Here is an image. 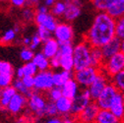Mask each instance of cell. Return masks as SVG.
<instances>
[{
  "mask_svg": "<svg viewBox=\"0 0 124 123\" xmlns=\"http://www.w3.org/2000/svg\"><path fill=\"white\" fill-rule=\"evenodd\" d=\"M116 37V20L107 12H100L85 36V40L92 47L101 48Z\"/></svg>",
  "mask_w": 124,
  "mask_h": 123,
  "instance_id": "cell-1",
  "label": "cell"
},
{
  "mask_svg": "<svg viewBox=\"0 0 124 123\" xmlns=\"http://www.w3.org/2000/svg\"><path fill=\"white\" fill-rule=\"evenodd\" d=\"M91 49H92V46L86 40L76 44L74 46L73 59H74V70L75 71L92 66Z\"/></svg>",
  "mask_w": 124,
  "mask_h": 123,
  "instance_id": "cell-2",
  "label": "cell"
},
{
  "mask_svg": "<svg viewBox=\"0 0 124 123\" xmlns=\"http://www.w3.org/2000/svg\"><path fill=\"white\" fill-rule=\"evenodd\" d=\"M100 69L103 71L109 78H112L115 74L124 69V53L119 51L110 58L104 60L103 64Z\"/></svg>",
  "mask_w": 124,
  "mask_h": 123,
  "instance_id": "cell-3",
  "label": "cell"
},
{
  "mask_svg": "<svg viewBox=\"0 0 124 123\" xmlns=\"http://www.w3.org/2000/svg\"><path fill=\"white\" fill-rule=\"evenodd\" d=\"M100 70L101 69L98 67L89 66L75 71V73L73 74V78L79 84V86L83 88H89L91 84L94 82V80L97 78Z\"/></svg>",
  "mask_w": 124,
  "mask_h": 123,
  "instance_id": "cell-4",
  "label": "cell"
},
{
  "mask_svg": "<svg viewBox=\"0 0 124 123\" xmlns=\"http://www.w3.org/2000/svg\"><path fill=\"white\" fill-rule=\"evenodd\" d=\"M46 104H47V100L44 98V96L40 94V92L35 91L33 95L28 99L27 107L34 115L38 117H42L44 116Z\"/></svg>",
  "mask_w": 124,
  "mask_h": 123,
  "instance_id": "cell-5",
  "label": "cell"
},
{
  "mask_svg": "<svg viewBox=\"0 0 124 123\" xmlns=\"http://www.w3.org/2000/svg\"><path fill=\"white\" fill-rule=\"evenodd\" d=\"M54 87L53 72L51 70L39 71L35 76V91L47 92Z\"/></svg>",
  "mask_w": 124,
  "mask_h": 123,
  "instance_id": "cell-6",
  "label": "cell"
},
{
  "mask_svg": "<svg viewBox=\"0 0 124 123\" xmlns=\"http://www.w3.org/2000/svg\"><path fill=\"white\" fill-rule=\"evenodd\" d=\"M92 100H93V99L91 97L89 89L88 88H84V90L81 92V93L78 94L76 98H74L72 100L71 115H73L76 118Z\"/></svg>",
  "mask_w": 124,
  "mask_h": 123,
  "instance_id": "cell-7",
  "label": "cell"
},
{
  "mask_svg": "<svg viewBox=\"0 0 124 123\" xmlns=\"http://www.w3.org/2000/svg\"><path fill=\"white\" fill-rule=\"evenodd\" d=\"M109 83H110V78L103 71L100 70L97 78L88 88L93 100H96L100 97V95L102 93V91L105 89V87Z\"/></svg>",
  "mask_w": 124,
  "mask_h": 123,
  "instance_id": "cell-8",
  "label": "cell"
},
{
  "mask_svg": "<svg viewBox=\"0 0 124 123\" xmlns=\"http://www.w3.org/2000/svg\"><path fill=\"white\" fill-rule=\"evenodd\" d=\"M53 38H55L59 43H72L74 38V30L72 25L68 22L58 23L53 32Z\"/></svg>",
  "mask_w": 124,
  "mask_h": 123,
  "instance_id": "cell-9",
  "label": "cell"
},
{
  "mask_svg": "<svg viewBox=\"0 0 124 123\" xmlns=\"http://www.w3.org/2000/svg\"><path fill=\"white\" fill-rule=\"evenodd\" d=\"M117 93H118V90L110 82L105 87V89L102 91V93L100 95V97L95 101L98 103V105L100 106V108H101V109H109V106H110L113 99L117 95Z\"/></svg>",
  "mask_w": 124,
  "mask_h": 123,
  "instance_id": "cell-10",
  "label": "cell"
},
{
  "mask_svg": "<svg viewBox=\"0 0 124 123\" xmlns=\"http://www.w3.org/2000/svg\"><path fill=\"white\" fill-rule=\"evenodd\" d=\"M66 3V10L63 15L66 22L75 21L82 13V0H64Z\"/></svg>",
  "mask_w": 124,
  "mask_h": 123,
  "instance_id": "cell-11",
  "label": "cell"
},
{
  "mask_svg": "<svg viewBox=\"0 0 124 123\" xmlns=\"http://www.w3.org/2000/svg\"><path fill=\"white\" fill-rule=\"evenodd\" d=\"M100 109L101 108L98 103L95 100H92L76 118L83 123H96Z\"/></svg>",
  "mask_w": 124,
  "mask_h": 123,
  "instance_id": "cell-12",
  "label": "cell"
},
{
  "mask_svg": "<svg viewBox=\"0 0 124 123\" xmlns=\"http://www.w3.org/2000/svg\"><path fill=\"white\" fill-rule=\"evenodd\" d=\"M35 23L38 26L44 27L45 29L49 30L50 32H54V30L56 29L58 22L55 18L54 15L51 13H38L36 12V17H35Z\"/></svg>",
  "mask_w": 124,
  "mask_h": 123,
  "instance_id": "cell-13",
  "label": "cell"
},
{
  "mask_svg": "<svg viewBox=\"0 0 124 123\" xmlns=\"http://www.w3.org/2000/svg\"><path fill=\"white\" fill-rule=\"evenodd\" d=\"M27 104H28V98L20 93H17L10 100L6 110L12 115H17L25 108Z\"/></svg>",
  "mask_w": 124,
  "mask_h": 123,
  "instance_id": "cell-14",
  "label": "cell"
},
{
  "mask_svg": "<svg viewBox=\"0 0 124 123\" xmlns=\"http://www.w3.org/2000/svg\"><path fill=\"white\" fill-rule=\"evenodd\" d=\"M59 47L60 43L55 38H50L49 39L45 40L42 42V47H41V52L49 59L57 56L59 52Z\"/></svg>",
  "mask_w": 124,
  "mask_h": 123,
  "instance_id": "cell-15",
  "label": "cell"
},
{
  "mask_svg": "<svg viewBox=\"0 0 124 123\" xmlns=\"http://www.w3.org/2000/svg\"><path fill=\"white\" fill-rule=\"evenodd\" d=\"M121 40L122 39L115 37L113 39H111L109 42H107L101 47V51H102L104 60L110 58L117 52L121 51Z\"/></svg>",
  "mask_w": 124,
  "mask_h": 123,
  "instance_id": "cell-16",
  "label": "cell"
},
{
  "mask_svg": "<svg viewBox=\"0 0 124 123\" xmlns=\"http://www.w3.org/2000/svg\"><path fill=\"white\" fill-rule=\"evenodd\" d=\"M109 110L120 120L124 118V101H123V94L118 92L115 98L113 99L110 106Z\"/></svg>",
  "mask_w": 124,
  "mask_h": 123,
  "instance_id": "cell-17",
  "label": "cell"
},
{
  "mask_svg": "<svg viewBox=\"0 0 124 123\" xmlns=\"http://www.w3.org/2000/svg\"><path fill=\"white\" fill-rule=\"evenodd\" d=\"M61 90L63 97L73 100L79 94V84L76 82L74 78H72L61 87Z\"/></svg>",
  "mask_w": 124,
  "mask_h": 123,
  "instance_id": "cell-18",
  "label": "cell"
},
{
  "mask_svg": "<svg viewBox=\"0 0 124 123\" xmlns=\"http://www.w3.org/2000/svg\"><path fill=\"white\" fill-rule=\"evenodd\" d=\"M16 94L17 91L13 86H9L0 90V109H6L10 100Z\"/></svg>",
  "mask_w": 124,
  "mask_h": 123,
  "instance_id": "cell-19",
  "label": "cell"
},
{
  "mask_svg": "<svg viewBox=\"0 0 124 123\" xmlns=\"http://www.w3.org/2000/svg\"><path fill=\"white\" fill-rule=\"evenodd\" d=\"M55 104H56V107H57L58 114H60L62 116H68L69 114H71L72 100L62 96L59 100H57L55 101Z\"/></svg>",
  "mask_w": 124,
  "mask_h": 123,
  "instance_id": "cell-20",
  "label": "cell"
},
{
  "mask_svg": "<svg viewBox=\"0 0 124 123\" xmlns=\"http://www.w3.org/2000/svg\"><path fill=\"white\" fill-rule=\"evenodd\" d=\"M121 120L118 119L109 109H100L96 123H120Z\"/></svg>",
  "mask_w": 124,
  "mask_h": 123,
  "instance_id": "cell-21",
  "label": "cell"
},
{
  "mask_svg": "<svg viewBox=\"0 0 124 123\" xmlns=\"http://www.w3.org/2000/svg\"><path fill=\"white\" fill-rule=\"evenodd\" d=\"M73 78V74L71 71H66L62 69L61 71L53 72V82L54 86L61 88L66 82H68L70 79Z\"/></svg>",
  "mask_w": 124,
  "mask_h": 123,
  "instance_id": "cell-22",
  "label": "cell"
},
{
  "mask_svg": "<svg viewBox=\"0 0 124 123\" xmlns=\"http://www.w3.org/2000/svg\"><path fill=\"white\" fill-rule=\"evenodd\" d=\"M33 62L37 65L39 71H45L50 68V59L46 57L42 52H38L35 54Z\"/></svg>",
  "mask_w": 124,
  "mask_h": 123,
  "instance_id": "cell-23",
  "label": "cell"
},
{
  "mask_svg": "<svg viewBox=\"0 0 124 123\" xmlns=\"http://www.w3.org/2000/svg\"><path fill=\"white\" fill-rule=\"evenodd\" d=\"M91 61L92 66L101 68L104 62V58L102 55L101 48L100 47H92L91 49Z\"/></svg>",
  "mask_w": 124,
  "mask_h": 123,
  "instance_id": "cell-24",
  "label": "cell"
},
{
  "mask_svg": "<svg viewBox=\"0 0 124 123\" xmlns=\"http://www.w3.org/2000/svg\"><path fill=\"white\" fill-rule=\"evenodd\" d=\"M19 32V28H15V29H9L3 34V36L0 38V43L5 45V44H10L13 41H15L17 38V34Z\"/></svg>",
  "mask_w": 124,
  "mask_h": 123,
  "instance_id": "cell-25",
  "label": "cell"
},
{
  "mask_svg": "<svg viewBox=\"0 0 124 123\" xmlns=\"http://www.w3.org/2000/svg\"><path fill=\"white\" fill-rule=\"evenodd\" d=\"M106 12L109 14L111 17H113L115 20H117V19L121 18L122 16H124V3L118 2L116 0V2Z\"/></svg>",
  "mask_w": 124,
  "mask_h": 123,
  "instance_id": "cell-26",
  "label": "cell"
},
{
  "mask_svg": "<svg viewBox=\"0 0 124 123\" xmlns=\"http://www.w3.org/2000/svg\"><path fill=\"white\" fill-rule=\"evenodd\" d=\"M91 2L98 11L106 12L116 2V0H91Z\"/></svg>",
  "mask_w": 124,
  "mask_h": 123,
  "instance_id": "cell-27",
  "label": "cell"
},
{
  "mask_svg": "<svg viewBox=\"0 0 124 123\" xmlns=\"http://www.w3.org/2000/svg\"><path fill=\"white\" fill-rule=\"evenodd\" d=\"M15 89H16V91H17V93H20V94H22V95H24V96H26L28 99L33 95V90H29L26 86H25V84H24V82H23V80L22 79H16V80H14V82H13V85H12Z\"/></svg>",
  "mask_w": 124,
  "mask_h": 123,
  "instance_id": "cell-28",
  "label": "cell"
},
{
  "mask_svg": "<svg viewBox=\"0 0 124 123\" xmlns=\"http://www.w3.org/2000/svg\"><path fill=\"white\" fill-rule=\"evenodd\" d=\"M60 60V68L66 70V71H71L74 70V59L73 55H62L58 56Z\"/></svg>",
  "mask_w": 124,
  "mask_h": 123,
  "instance_id": "cell-29",
  "label": "cell"
},
{
  "mask_svg": "<svg viewBox=\"0 0 124 123\" xmlns=\"http://www.w3.org/2000/svg\"><path fill=\"white\" fill-rule=\"evenodd\" d=\"M110 82L115 86L118 92L124 94V69L110 78Z\"/></svg>",
  "mask_w": 124,
  "mask_h": 123,
  "instance_id": "cell-30",
  "label": "cell"
},
{
  "mask_svg": "<svg viewBox=\"0 0 124 123\" xmlns=\"http://www.w3.org/2000/svg\"><path fill=\"white\" fill-rule=\"evenodd\" d=\"M65 10H66V3L65 1L63 0V1H61V0H59V1H56L55 4L51 7V14L54 15L55 17H61L63 16L64 13H65Z\"/></svg>",
  "mask_w": 124,
  "mask_h": 123,
  "instance_id": "cell-31",
  "label": "cell"
},
{
  "mask_svg": "<svg viewBox=\"0 0 124 123\" xmlns=\"http://www.w3.org/2000/svg\"><path fill=\"white\" fill-rule=\"evenodd\" d=\"M14 73H0V89H4L13 85Z\"/></svg>",
  "mask_w": 124,
  "mask_h": 123,
  "instance_id": "cell-32",
  "label": "cell"
},
{
  "mask_svg": "<svg viewBox=\"0 0 124 123\" xmlns=\"http://www.w3.org/2000/svg\"><path fill=\"white\" fill-rule=\"evenodd\" d=\"M22 67L24 69L25 76H36L38 74V72H39V69H38L37 65L33 62V61L25 62V64Z\"/></svg>",
  "mask_w": 124,
  "mask_h": 123,
  "instance_id": "cell-33",
  "label": "cell"
},
{
  "mask_svg": "<svg viewBox=\"0 0 124 123\" xmlns=\"http://www.w3.org/2000/svg\"><path fill=\"white\" fill-rule=\"evenodd\" d=\"M35 56V52L32 48H30L29 46L24 47L21 52H20V57L24 62H30V61H33Z\"/></svg>",
  "mask_w": 124,
  "mask_h": 123,
  "instance_id": "cell-34",
  "label": "cell"
},
{
  "mask_svg": "<svg viewBox=\"0 0 124 123\" xmlns=\"http://www.w3.org/2000/svg\"><path fill=\"white\" fill-rule=\"evenodd\" d=\"M62 96V90H61V88H59V87H56V86H54L51 90H49L48 92H47V98H48V100H51V101H56L57 100H59Z\"/></svg>",
  "mask_w": 124,
  "mask_h": 123,
  "instance_id": "cell-35",
  "label": "cell"
},
{
  "mask_svg": "<svg viewBox=\"0 0 124 123\" xmlns=\"http://www.w3.org/2000/svg\"><path fill=\"white\" fill-rule=\"evenodd\" d=\"M36 17V11L33 9V7H26L22 11V19L26 22H31V21H35Z\"/></svg>",
  "mask_w": 124,
  "mask_h": 123,
  "instance_id": "cell-36",
  "label": "cell"
},
{
  "mask_svg": "<svg viewBox=\"0 0 124 123\" xmlns=\"http://www.w3.org/2000/svg\"><path fill=\"white\" fill-rule=\"evenodd\" d=\"M73 51H74V46L72 43H60L59 52H58L57 56L73 55Z\"/></svg>",
  "mask_w": 124,
  "mask_h": 123,
  "instance_id": "cell-37",
  "label": "cell"
},
{
  "mask_svg": "<svg viewBox=\"0 0 124 123\" xmlns=\"http://www.w3.org/2000/svg\"><path fill=\"white\" fill-rule=\"evenodd\" d=\"M37 34L39 35V37L41 38L42 41H45V40L49 39V38H52V36H53V33H52V32H50L49 30L45 29L44 27H41V26H38Z\"/></svg>",
  "mask_w": 124,
  "mask_h": 123,
  "instance_id": "cell-38",
  "label": "cell"
},
{
  "mask_svg": "<svg viewBox=\"0 0 124 123\" xmlns=\"http://www.w3.org/2000/svg\"><path fill=\"white\" fill-rule=\"evenodd\" d=\"M58 114V111H57V107H56V104L54 101H47V104H46V107H45V111H44V115L45 116H48V117H51V116H56Z\"/></svg>",
  "mask_w": 124,
  "mask_h": 123,
  "instance_id": "cell-39",
  "label": "cell"
},
{
  "mask_svg": "<svg viewBox=\"0 0 124 123\" xmlns=\"http://www.w3.org/2000/svg\"><path fill=\"white\" fill-rule=\"evenodd\" d=\"M116 37L124 39V16L116 20Z\"/></svg>",
  "mask_w": 124,
  "mask_h": 123,
  "instance_id": "cell-40",
  "label": "cell"
},
{
  "mask_svg": "<svg viewBox=\"0 0 124 123\" xmlns=\"http://www.w3.org/2000/svg\"><path fill=\"white\" fill-rule=\"evenodd\" d=\"M0 73H15L12 64L8 61L0 60Z\"/></svg>",
  "mask_w": 124,
  "mask_h": 123,
  "instance_id": "cell-41",
  "label": "cell"
},
{
  "mask_svg": "<svg viewBox=\"0 0 124 123\" xmlns=\"http://www.w3.org/2000/svg\"><path fill=\"white\" fill-rule=\"evenodd\" d=\"M42 40H41V38L39 37V35L38 34H36V35H34L33 37H32V42H31V45H30V48H32L33 50H36L40 44H42Z\"/></svg>",
  "mask_w": 124,
  "mask_h": 123,
  "instance_id": "cell-42",
  "label": "cell"
},
{
  "mask_svg": "<svg viewBox=\"0 0 124 123\" xmlns=\"http://www.w3.org/2000/svg\"><path fill=\"white\" fill-rule=\"evenodd\" d=\"M22 80L29 90L35 89V76H25Z\"/></svg>",
  "mask_w": 124,
  "mask_h": 123,
  "instance_id": "cell-43",
  "label": "cell"
},
{
  "mask_svg": "<svg viewBox=\"0 0 124 123\" xmlns=\"http://www.w3.org/2000/svg\"><path fill=\"white\" fill-rule=\"evenodd\" d=\"M9 2L12 6L16 7V8H23L27 6L28 0H9Z\"/></svg>",
  "mask_w": 124,
  "mask_h": 123,
  "instance_id": "cell-44",
  "label": "cell"
},
{
  "mask_svg": "<svg viewBox=\"0 0 124 123\" xmlns=\"http://www.w3.org/2000/svg\"><path fill=\"white\" fill-rule=\"evenodd\" d=\"M50 68L54 70H57L58 68H60V60L58 56H55L50 59Z\"/></svg>",
  "mask_w": 124,
  "mask_h": 123,
  "instance_id": "cell-45",
  "label": "cell"
},
{
  "mask_svg": "<svg viewBox=\"0 0 124 123\" xmlns=\"http://www.w3.org/2000/svg\"><path fill=\"white\" fill-rule=\"evenodd\" d=\"M36 12H38V13H47L48 12V7L45 4H40V5L37 6Z\"/></svg>",
  "mask_w": 124,
  "mask_h": 123,
  "instance_id": "cell-46",
  "label": "cell"
},
{
  "mask_svg": "<svg viewBox=\"0 0 124 123\" xmlns=\"http://www.w3.org/2000/svg\"><path fill=\"white\" fill-rule=\"evenodd\" d=\"M61 122H62V120L59 117H56V116L48 117L45 121V123H61Z\"/></svg>",
  "mask_w": 124,
  "mask_h": 123,
  "instance_id": "cell-47",
  "label": "cell"
},
{
  "mask_svg": "<svg viewBox=\"0 0 124 123\" xmlns=\"http://www.w3.org/2000/svg\"><path fill=\"white\" fill-rule=\"evenodd\" d=\"M15 75H16V77L18 79H23L25 77V73H24V69L23 67H20L16 70V72H15Z\"/></svg>",
  "mask_w": 124,
  "mask_h": 123,
  "instance_id": "cell-48",
  "label": "cell"
},
{
  "mask_svg": "<svg viewBox=\"0 0 124 123\" xmlns=\"http://www.w3.org/2000/svg\"><path fill=\"white\" fill-rule=\"evenodd\" d=\"M31 42H32V37H24L22 39V43L25 46H30Z\"/></svg>",
  "mask_w": 124,
  "mask_h": 123,
  "instance_id": "cell-49",
  "label": "cell"
},
{
  "mask_svg": "<svg viewBox=\"0 0 124 123\" xmlns=\"http://www.w3.org/2000/svg\"><path fill=\"white\" fill-rule=\"evenodd\" d=\"M39 0H28L27 6L33 7V6H39Z\"/></svg>",
  "mask_w": 124,
  "mask_h": 123,
  "instance_id": "cell-50",
  "label": "cell"
},
{
  "mask_svg": "<svg viewBox=\"0 0 124 123\" xmlns=\"http://www.w3.org/2000/svg\"><path fill=\"white\" fill-rule=\"evenodd\" d=\"M63 123H75V119L74 117H70V116H65L64 119L62 120Z\"/></svg>",
  "mask_w": 124,
  "mask_h": 123,
  "instance_id": "cell-51",
  "label": "cell"
},
{
  "mask_svg": "<svg viewBox=\"0 0 124 123\" xmlns=\"http://www.w3.org/2000/svg\"><path fill=\"white\" fill-rule=\"evenodd\" d=\"M56 2V0H44V4L47 7H52Z\"/></svg>",
  "mask_w": 124,
  "mask_h": 123,
  "instance_id": "cell-52",
  "label": "cell"
},
{
  "mask_svg": "<svg viewBox=\"0 0 124 123\" xmlns=\"http://www.w3.org/2000/svg\"><path fill=\"white\" fill-rule=\"evenodd\" d=\"M16 123H28V121L24 118V117H22V118H20V119H18L17 121H16Z\"/></svg>",
  "mask_w": 124,
  "mask_h": 123,
  "instance_id": "cell-53",
  "label": "cell"
},
{
  "mask_svg": "<svg viewBox=\"0 0 124 123\" xmlns=\"http://www.w3.org/2000/svg\"><path fill=\"white\" fill-rule=\"evenodd\" d=\"M121 51L124 53V39L121 40Z\"/></svg>",
  "mask_w": 124,
  "mask_h": 123,
  "instance_id": "cell-54",
  "label": "cell"
},
{
  "mask_svg": "<svg viewBox=\"0 0 124 123\" xmlns=\"http://www.w3.org/2000/svg\"><path fill=\"white\" fill-rule=\"evenodd\" d=\"M75 123H83V122H81L80 120H78V119H77V121H75Z\"/></svg>",
  "mask_w": 124,
  "mask_h": 123,
  "instance_id": "cell-55",
  "label": "cell"
},
{
  "mask_svg": "<svg viewBox=\"0 0 124 123\" xmlns=\"http://www.w3.org/2000/svg\"><path fill=\"white\" fill-rule=\"evenodd\" d=\"M118 2H121V3H124V0H117Z\"/></svg>",
  "mask_w": 124,
  "mask_h": 123,
  "instance_id": "cell-56",
  "label": "cell"
},
{
  "mask_svg": "<svg viewBox=\"0 0 124 123\" xmlns=\"http://www.w3.org/2000/svg\"><path fill=\"white\" fill-rule=\"evenodd\" d=\"M6 1H8V0H0V2H6Z\"/></svg>",
  "mask_w": 124,
  "mask_h": 123,
  "instance_id": "cell-57",
  "label": "cell"
},
{
  "mask_svg": "<svg viewBox=\"0 0 124 123\" xmlns=\"http://www.w3.org/2000/svg\"><path fill=\"white\" fill-rule=\"evenodd\" d=\"M120 123H124V118H123V119L121 120V122H120Z\"/></svg>",
  "mask_w": 124,
  "mask_h": 123,
  "instance_id": "cell-58",
  "label": "cell"
},
{
  "mask_svg": "<svg viewBox=\"0 0 124 123\" xmlns=\"http://www.w3.org/2000/svg\"><path fill=\"white\" fill-rule=\"evenodd\" d=\"M123 101H124V94H123Z\"/></svg>",
  "mask_w": 124,
  "mask_h": 123,
  "instance_id": "cell-59",
  "label": "cell"
},
{
  "mask_svg": "<svg viewBox=\"0 0 124 123\" xmlns=\"http://www.w3.org/2000/svg\"><path fill=\"white\" fill-rule=\"evenodd\" d=\"M61 123H63V122H61Z\"/></svg>",
  "mask_w": 124,
  "mask_h": 123,
  "instance_id": "cell-60",
  "label": "cell"
}]
</instances>
